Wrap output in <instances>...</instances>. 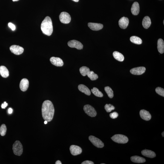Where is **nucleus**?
Masks as SVG:
<instances>
[{"label":"nucleus","instance_id":"79ce46f5","mask_svg":"<svg viewBox=\"0 0 164 164\" xmlns=\"http://www.w3.org/2000/svg\"><path fill=\"white\" fill-rule=\"evenodd\" d=\"M13 1V2H15V1H19V0H12Z\"/></svg>","mask_w":164,"mask_h":164},{"label":"nucleus","instance_id":"9d476101","mask_svg":"<svg viewBox=\"0 0 164 164\" xmlns=\"http://www.w3.org/2000/svg\"><path fill=\"white\" fill-rule=\"evenodd\" d=\"M70 150L71 154L74 156L81 154L82 152V150L80 147L76 145H71L70 147Z\"/></svg>","mask_w":164,"mask_h":164},{"label":"nucleus","instance_id":"37998d69","mask_svg":"<svg viewBox=\"0 0 164 164\" xmlns=\"http://www.w3.org/2000/svg\"><path fill=\"white\" fill-rule=\"evenodd\" d=\"M163 24H164V21H163Z\"/></svg>","mask_w":164,"mask_h":164},{"label":"nucleus","instance_id":"a19ab883","mask_svg":"<svg viewBox=\"0 0 164 164\" xmlns=\"http://www.w3.org/2000/svg\"><path fill=\"white\" fill-rule=\"evenodd\" d=\"M164 132H163L162 133V136H163V137H164Z\"/></svg>","mask_w":164,"mask_h":164},{"label":"nucleus","instance_id":"423d86ee","mask_svg":"<svg viewBox=\"0 0 164 164\" xmlns=\"http://www.w3.org/2000/svg\"><path fill=\"white\" fill-rule=\"evenodd\" d=\"M89 139L93 145L98 148H102L104 146V143L102 141L94 136H89Z\"/></svg>","mask_w":164,"mask_h":164},{"label":"nucleus","instance_id":"b1692460","mask_svg":"<svg viewBox=\"0 0 164 164\" xmlns=\"http://www.w3.org/2000/svg\"><path fill=\"white\" fill-rule=\"evenodd\" d=\"M113 57L116 60L119 62H123L124 57L123 54L118 51H114L113 53Z\"/></svg>","mask_w":164,"mask_h":164},{"label":"nucleus","instance_id":"72a5a7b5","mask_svg":"<svg viewBox=\"0 0 164 164\" xmlns=\"http://www.w3.org/2000/svg\"><path fill=\"white\" fill-rule=\"evenodd\" d=\"M8 26L13 31H14L16 29V27L14 24L12 23H8Z\"/></svg>","mask_w":164,"mask_h":164},{"label":"nucleus","instance_id":"7ed1b4c3","mask_svg":"<svg viewBox=\"0 0 164 164\" xmlns=\"http://www.w3.org/2000/svg\"><path fill=\"white\" fill-rule=\"evenodd\" d=\"M114 142L124 144L128 141V139L126 136L122 134H116L111 138Z\"/></svg>","mask_w":164,"mask_h":164},{"label":"nucleus","instance_id":"c9c22d12","mask_svg":"<svg viewBox=\"0 0 164 164\" xmlns=\"http://www.w3.org/2000/svg\"><path fill=\"white\" fill-rule=\"evenodd\" d=\"M8 105V104L6 102H4V103L2 104L1 105V108H2L5 109Z\"/></svg>","mask_w":164,"mask_h":164},{"label":"nucleus","instance_id":"f257e3e1","mask_svg":"<svg viewBox=\"0 0 164 164\" xmlns=\"http://www.w3.org/2000/svg\"><path fill=\"white\" fill-rule=\"evenodd\" d=\"M42 115L44 120L50 122L52 120L54 113V108L52 103L50 100L44 101L42 108Z\"/></svg>","mask_w":164,"mask_h":164},{"label":"nucleus","instance_id":"6ab92c4d","mask_svg":"<svg viewBox=\"0 0 164 164\" xmlns=\"http://www.w3.org/2000/svg\"><path fill=\"white\" fill-rule=\"evenodd\" d=\"M78 89L80 91L84 93L87 95L90 96L91 94V91L85 85L81 84L78 86Z\"/></svg>","mask_w":164,"mask_h":164},{"label":"nucleus","instance_id":"f3484780","mask_svg":"<svg viewBox=\"0 0 164 164\" xmlns=\"http://www.w3.org/2000/svg\"><path fill=\"white\" fill-rule=\"evenodd\" d=\"M139 3L137 2H135L133 3L131 8V12L134 15H137L139 14Z\"/></svg>","mask_w":164,"mask_h":164},{"label":"nucleus","instance_id":"39448f33","mask_svg":"<svg viewBox=\"0 0 164 164\" xmlns=\"http://www.w3.org/2000/svg\"><path fill=\"white\" fill-rule=\"evenodd\" d=\"M84 110L85 113L91 117H94L97 115V112L95 108L92 106L87 105L84 106Z\"/></svg>","mask_w":164,"mask_h":164},{"label":"nucleus","instance_id":"9b49d317","mask_svg":"<svg viewBox=\"0 0 164 164\" xmlns=\"http://www.w3.org/2000/svg\"><path fill=\"white\" fill-rule=\"evenodd\" d=\"M145 70L146 69L144 67H138L131 69L130 72L132 74L134 75H140L144 73Z\"/></svg>","mask_w":164,"mask_h":164},{"label":"nucleus","instance_id":"c756f323","mask_svg":"<svg viewBox=\"0 0 164 164\" xmlns=\"http://www.w3.org/2000/svg\"><path fill=\"white\" fill-rule=\"evenodd\" d=\"M7 130V128L6 125L4 124H3L0 127V134L2 136L5 135Z\"/></svg>","mask_w":164,"mask_h":164},{"label":"nucleus","instance_id":"20e7f679","mask_svg":"<svg viewBox=\"0 0 164 164\" xmlns=\"http://www.w3.org/2000/svg\"><path fill=\"white\" fill-rule=\"evenodd\" d=\"M13 152L15 155L20 156L22 154L23 147L22 144L19 141H16L13 145Z\"/></svg>","mask_w":164,"mask_h":164},{"label":"nucleus","instance_id":"dca6fc26","mask_svg":"<svg viewBox=\"0 0 164 164\" xmlns=\"http://www.w3.org/2000/svg\"><path fill=\"white\" fill-rule=\"evenodd\" d=\"M29 82L28 80L26 79H24L21 81L20 83V87L21 91L25 92L28 88Z\"/></svg>","mask_w":164,"mask_h":164},{"label":"nucleus","instance_id":"6e6552de","mask_svg":"<svg viewBox=\"0 0 164 164\" xmlns=\"http://www.w3.org/2000/svg\"><path fill=\"white\" fill-rule=\"evenodd\" d=\"M68 45L71 48H75L79 50L82 49L83 48V45L79 41L73 40L69 41L68 42Z\"/></svg>","mask_w":164,"mask_h":164},{"label":"nucleus","instance_id":"2eb2a0df","mask_svg":"<svg viewBox=\"0 0 164 164\" xmlns=\"http://www.w3.org/2000/svg\"><path fill=\"white\" fill-rule=\"evenodd\" d=\"M139 114L141 118L143 120L149 121L151 119V116L149 112L145 110H140Z\"/></svg>","mask_w":164,"mask_h":164},{"label":"nucleus","instance_id":"7c9ffc66","mask_svg":"<svg viewBox=\"0 0 164 164\" xmlns=\"http://www.w3.org/2000/svg\"><path fill=\"white\" fill-rule=\"evenodd\" d=\"M104 108H105L106 111L108 113L110 112L112 110H114L115 108L114 106L110 104H106Z\"/></svg>","mask_w":164,"mask_h":164},{"label":"nucleus","instance_id":"4468645a","mask_svg":"<svg viewBox=\"0 0 164 164\" xmlns=\"http://www.w3.org/2000/svg\"><path fill=\"white\" fill-rule=\"evenodd\" d=\"M88 27L92 30L97 31L102 29L103 26L102 24L96 23H89L88 24Z\"/></svg>","mask_w":164,"mask_h":164},{"label":"nucleus","instance_id":"473e14b6","mask_svg":"<svg viewBox=\"0 0 164 164\" xmlns=\"http://www.w3.org/2000/svg\"><path fill=\"white\" fill-rule=\"evenodd\" d=\"M118 116V114L116 112H114L110 113V117L113 119L116 118Z\"/></svg>","mask_w":164,"mask_h":164},{"label":"nucleus","instance_id":"1a4fd4ad","mask_svg":"<svg viewBox=\"0 0 164 164\" xmlns=\"http://www.w3.org/2000/svg\"><path fill=\"white\" fill-rule=\"evenodd\" d=\"M10 49L12 53L16 55L22 54L24 51V49L23 47L16 45L11 46Z\"/></svg>","mask_w":164,"mask_h":164},{"label":"nucleus","instance_id":"412c9836","mask_svg":"<svg viewBox=\"0 0 164 164\" xmlns=\"http://www.w3.org/2000/svg\"><path fill=\"white\" fill-rule=\"evenodd\" d=\"M0 74L2 77L6 78L9 76V72L7 67L4 66H0Z\"/></svg>","mask_w":164,"mask_h":164},{"label":"nucleus","instance_id":"a878e982","mask_svg":"<svg viewBox=\"0 0 164 164\" xmlns=\"http://www.w3.org/2000/svg\"><path fill=\"white\" fill-rule=\"evenodd\" d=\"M79 71L82 76H87L88 72L90 71L88 67L85 66H83L80 68Z\"/></svg>","mask_w":164,"mask_h":164},{"label":"nucleus","instance_id":"bb28decb","mask_svg":"<svg viewBox=\"0 0 164 164\" xmlns=\"http://www.w3.org/2000/svg\"><path fill=\"white\" fill-rule=\"evenodd\" d=\"M91 91L93 94L98 97H102L103 96V94L97 88L94 87L91 89Z\"/></svg>","mask_w":164,"mask_h":164},{"label":"nucleus","instance_id":"a211bd4d","mask_svg":"<svg viewBox=\"0 0 164 164\" xmlns=\"http://www.w3.org/2000/svg\"><path fill=\"white\" fill-rule=\"evenodd\" d=\"M142 154V155L147 157H149L150 158H153L156 157V154L155 153L151 150H145L142 151L141 152Z\"/></svg>","mask_w":164,"mask_h":164},{"label":"nucleus","instance_id":"58836bf2","mask_svg":"<svg viewBox=\"0 0 164 164\" xmlns=\"http://www.w3.org/2000/svg\"><path fill=\"white\" fill-rule=\"evenodd\" d=\"M72 1H75V2H78L79 0H72Z\"/></svg>","mask_w":164,"mask_h":164},{"label":"nucleus","instance_id":"cd10ccee","mask_svg":"<svg viewBox=\"0 0 164 164\" xmlns=\"http://www.w3.org/2000/svg\"><path fill=\"white\" fill-rule=\"evenodd\" d=\"M87 75L92 81L96 80L98 78V75L95 74L93 71H90Z\"/></svg>","mask_w":164,"mask_h":164},{"label":"nucleus","instance_id":"2f4dec72","mask_svg":"<svg viewBox=\"0 0 164 164\" xmlns=\"http://www.w3.org/2000/svg\"><path fill=\"white\" fill-rule=\"evenodd\" d=\"M156 92L158 94L164 97V89L160 87H158L156 89Z\"/></svg>","mask_w":164,"mask_h":164},{"label":"nucleus","instance_id":"ddd939ff","mask_svg":"<svg viewBox=\"0 0 164 164\" xmlns=\"http://www.w3.org/2000/svg\"><path fill=\"white\" fill-rule=\"evenodd\" d=\"M50 61L53 65L57 67H62L64 63L60 58L52 57L50 58Z\"/></svg>","mask_w":164,"mask_h":164},{"label":"nucleus","instance_id":"ea45409f","mask_svg":"<svg viewBox=\"0 0 164 164\" xmlns=\"http://www.w3.org/2000/svg\"><path fill=\"white\" fill-rule=\"evenodd\" d=\"M47 121L45 120V121L44 122V123L45 124H47Z\"/></svg>","mask_w":164,"mask_h":164},{"label":"nucleus","instance_id":"0eeeda50","mask_svg":"<svg viewBox=\"0 0 164 164\" xmlns=\"http://www.w3.org/2000/svg\"><path fill=\"white\" fill-rule=\"evenodd\" d=\"M59 19L62 23L68 24L71 21V17L67 12H64L61 13L59 15Z\"/></svg>","mask_w":164,"mask_h":164},{"label":"nucleus","instance_id":"f704fd0d","mask_svg":"<svg viewBox=\"0 0 164 164\" xmlns=\"http://www.w3.org/2000/svg\"><path fill=\"white\" fill-rule=\"evenodd\" d=\"M82 164H94V162L86 160L82 162Z\"/></svg>","mask_w":164,"mask_h":164},{"label":"nucleus","instance_id":"393cba45","mask_svg":"<svg viewBox=\"0 0 164 164\" xmlns=\"http://www.w3.org/2000/svg\"><path fill=\"white\" fill-rule=\"evenodd\" d=\"M130 41L132 42L137 44H141L142 41L141 38L136 36H133L130 38Z\"/></svg>","mask_w":164,"mask_h":164},{"label":"nucleus","instance_id":"f03ea898","mask_svg":"<svg viewBox=\"0 0 164 164\" xmlns=\"http://www.w3.org/2000/svg\"><path fill=\"white\" fill-rule=\"evenodd\" d=\"M41 29L44 34L50 36L53 32L52 22L51 18L48 16L46 17L41 23Z\"/></svg>","mask_w":164,"mask_h":164},{"label":"nucleus","instance_id":"aec40b11","mask_svg":"<svg viewBox=\"0 0 164 164\" xmlns=\"http://www.w3.org/2000/svg\"><path fill=\"white\" fill-rule=\"evenodd\" d=\"M151 20L149 17L145 16L142 21V25L144 28L145 29H148L151 26Z\"/></svg>","mask_w":164,"mask_h":164},{"label":"nucleus","instance_id":"5701e85b","mask_svg":"<svg viewBox=\"0 0 164 164\" xmlns=\"http://www.w3.org/2000/svg\"><path fill=\"white\" fill-rule=\"evenodd\" d=\"M131 160L134 163H144L146 161V160L143 158L137 156L132 157H131Z\"/></svg>","mask_w":164,"mask_h":164},{"label":"nucleus","instance_id":"e433bc0d","mask_svg":"<svg viewBox=\"0 0 164 164\" xmlns=\"http://www.w3.org/2000/svg\"><path fill=\"white\" fill-rule=\"evenodd\" d=\"M13 110L11 108H9L8 110V112L9 114H12L13 112Z\"/></svg>","mask_w":164,"mask_h":164},{"label":"nucleus","instance_id":"c85d7f7f","mask_svg":"<svg viewBox=\"0 0 164 164\" xmlns=\"http://www.w3.org/2000/svg\"><path fill=\"white\" fill-rule=\"evenodd\" d=\"M105 90L107 95L110 98H112L114 96L113 91L111 88L108 86L106 87L105 88Z\"/></svg>","mask_w":164,"mask_h":164},{"label":"nucleus","instance_id":"4be33fe9","mask_svg":"<svg viewBox=\"0 0 164 164\" xmlns=\"http://www.w3.org/2000/svg\"><path fill=\"white\" fill-rule=\"evenodd\" d=\"M157 49L159 52L163 53L164 52V42L163 39H159L157 41Z\"/></svg>","mask_w":164,"mask_h":164},{"label":"nucleus","instance_id":"f8f14e48","mask_svg":"<svg viewBox=\"0 0 164 164\" xmlns=\"http://www.w3.org/2000/svg\"><path fill=\"white\" fill-rule=\"evenodd\" d=\"M129 21L128 18L123 17L119 20V26L122 29H126L129 24Z\"/></svg>","mask_w":164,"mask_h":164},{"label":"nucleus","instance_id":"4c0bfd02","mask_svg":"<svg viewBox=\"0 0 164 164\" xmlns=\"http://www.w3.org/2000/svg\"><path fill=\"white\" fill-rule=\"evenodd\" d=\"M56 164H62V163H61V162L60 161V160H57V161L56 162Z\"/></svg>","mask_w":164,"mask_h":164}]
</instances>
